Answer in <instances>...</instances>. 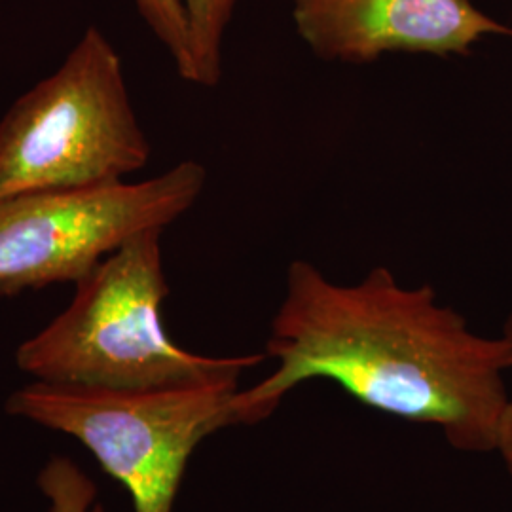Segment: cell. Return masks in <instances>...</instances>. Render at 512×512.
I'll list each match as a JSON object with an SVG mask.
<instances>
[{
  "instance_id": "obj_9",
  "label": "cell",
  "mask_w": 512,
  "mask_h": 512,
  "mask_svg": "<svg viewBox=\"0 0 512 512\" xmlns=\"http://www.w3.org/2000/svg\"><path fill=\"white\" fill-rule=\"evenodd\" d=\"M137 12L145 19L148 29L162 42L171 55L177 73L183 80H190L192 54L190 37L183 10L177 0H133Z\"/></svg>"
},
{
  "instance_id": "obj_6",
  "label": "cell",
  "mask_w": 512,
  "mask_h": 512,
  "mask_svg": "<svg viewBox=\"0 0 512 512\" xmlns=\"http://www.w3.org/2000/svg\"><path fill=\"white\" fill-rule=\"evenodd\" d=\"M298 37L330 63L366 65L384 55H469L512 27L473 0H291Z\"/></svg>"
},
{
  "instance_id": "obj_3",
  "label": "cell",
  "mask_w": 512,
  "mask_h": 512,
  "mask_svg": "<svg viewBox=\"0 0 512 512\" xmlns=\"http://www.w3.org/2000/svg\"><path fill=\"white\" fill-rule=\"evenodd\" d=\"M120 54L88 27L54 73L0 120V200L124 183L150 160Z\"/></svg>"
},
{
  "instance_id": "obj_7",
  "label": "cell",
  "mask_w": 512,
  "mask_h": 512,
  "mask_svg": "<svg viewBox=\"0 0 512 512\" xmlns=\"http://www.w3.org/2000/svg\"><path fill=\"white\" fill-rule=\"evenodd\" d=\"M183 10L192 73L190 84L215 88L222 76V44L232 23L238 0H177Z\"/></svg>"
},
{
  "instance_id": "obj_2",
  "label": "cell",
  "mask_w": 512,
  "mask_h": 512,
  "mask_svg": "<svg viewBox=\"0 0 512 512\" xmlns=\"http://www.w3.org/2000/svg\"><path fill=\"white\" fill-rule=\"evenodd\" d=\"M164 230H147L103 258L71 304L25 340L16 365L35 382L148 391L241 376L266 355L205 357L175 344L164 323Z\"/></svg>"
},
{
  "instance_id": "obj_11",
  "label": "cell",
  "mask_w": 512,
  "mask_h": 512,
  "mask_svg": "<svg viewBox=\"0 0 512 512\" xmlns=\"http://www.w3.org/2000/svg\"><path fill=\"white\" fill-rule=\"evenodd\" d=\"M505 342H507V348H509V357H511V368H512V315L507 319L505 323V329H503V336H501Z\"/></svg>"
},
{
  "instance_id": "obj_4",
  "label": "cell",
  "mask_w": 512,
  "mask_h": 512,
  "mask_svg": "<svg viewBox=\"0 0 512 512\" xmlns=\"http://www.w3.org/2000/svg\"><path fill=\"white\" fill-rule=\"evenodd\" d=\"M241 376L148 391L33 382L14 391V416L80 440L126 486L135 512H173L188 459L236 425Z\"/></svg>"
},
{
  "instance_id": "obj_8",
  "label": "cell",
  "mask_w": 512,
  "mask_h": 512,
  "mask_svg": "<svg viewBox=\"0 0 512 512\" xmlns=\"http://www.w3.org/2000/svg\"><path fill=\"white\" fill-rule=\"evenodd\" d=\"M38 488L50 499V512H105L95 484L71 459H50L38 475Z\"/></svg>"
},
{
  "instance_id": "obj_5",
  "label": "cell",
  "mask_w": 512,
  "mask_h": 512,
  "mask_svg": "<svg viewBox=\"0 0 512 512\" xmlns=\"http://www.w3.org/2000/svg\"><path fill=\"white\" fill-rule=\"evenodd\" d=\"M205 183V167L184 160L139 183L2 198L0 296L78 283L128 239L181 219Z\"/></svg>"
},
{
  "instance_id": "obj_10",
  "label": "cell",
  "mask_w": 512,
  "mask_h": 512,
  "mask_svg": "<svg viewBox=\"0 0 512 512\" xmlns=\"http://www.w3.org/2000/svg\"><path fill=\"white\" fill-rule=\"evenodd\" d=\"M495 452L499 454V458L505 463V469L512 476V397L509 399L505 414H503L501 423H499Z\"/></svg>"
},
{
  "instance_id": "obj_1",
  "label": "cell",
  "mask_w": 512,
  "mask_h": 512,
  "mask_svg": "<svg viewBox=\"0 0 512 512\" xmlns=\"http://www.w3.org/2000/svg\"><path fill=\"white\" fill-rule=\"evenodd\" d=\"M275 370L236 395V425L268 420L310 380H330L401 420L435 425L452 448L495 452L509 404L507 342L476 334L431 285L406 287L385 266L336 283L293 260L266 342Z\"/></svg>"
}]
</instances>
